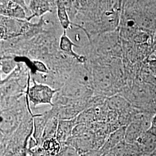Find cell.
<instances>
[{
	"label": "cell",
	"instance_id": "6da1fadb",
	"mask_svg": "<svg viewBox=\"0 0 156 156\" xmlns=\"http://www.w3.org/2000/svg\"><path fill=\"white\" fill-rule=\"evenodd\" d=\"M33 24L27 20H20L1 16V41L17 38L21 36H26L31 31Z\"/></svg>",
	"mask_w": 156,
	"mask_h": 156
},
{
	"label": "cell",
	"instance_id": "7a4b0ae2",
	"mask_svg": "<svg viewBox=\"0 0 156 156\" xmlns=\"http://www.w3.org/2000/svg\"><path fill=\"white\" fill-rule=\"evenodd\" d=\"M30 79L31 78L28 80L26 91L29 102L32 103L34 107L45 104L53 106V101L55 95L60 89H53L46 84L38 83L34 79H33V86H30Z\"/></svg>",
	"mask_w": 156,
	"mask_h": 156
},
{
	"label": "cell",
	"instance_id": "3957f363",
	"mask_svg": "<svg viewBox=\"0 0 156 156\" xmlns=\"http://www.w3.org/2000/svg\"><path fill=\"white\" fill-rule=\"evenodd\" d=\"M1 16L27 20V15L25 9L16 1H1Z\"/></svg>",
	"mask_w": 156,
	"mask_h": 156
},
{
	"label": "cell",
	"instance_id": "277c9868",
	"mask_svg": "<svg viewBox=\"0 0 156 156\" xmlns=\"http://www.w3.org/2000/svg\"><path fill=\"white\" fill-rule=\"evenodd\" d=\"M27 4L28 16L27 20L31 21L35 17L44 16L46 13L52 12V7L55 1H29Z\"/></svg>",
	"mask_w": 156,
	"mask_h": 156
},
{
	"label": "cell",
	"instance_id": "5b68a950",
	"mask_svg": "<svg viewBox=\"0 0 156 156\" xmlns=\"http://www.w3.org/2000/svg\"><path fill=\"white\" fill-rule=\"evenodd\" d=\"M58 46L60 50L63 53H64L68 56L72 57L78 62L80 64H84L85 62H86L87 58L85 56L79 55L73 49V46L75 47H79V46L74 44L73 41H71V39L68 37L66 31H63L62 32V36L60 39V41H59Z\"/></svg>",
	"mask_w": 156,
	"mask_h": 156
},
{
	"label": "cell",
	"instance_id": "8992f818",
	"mask_svg": "<svg viewBox=\"0 0 156 156\" xmlns=\"http://www.w3.org/2000/svg\"><path fill=\"white\" fill-rule=\"evenodd\" d=\"M127 126H122L109 135L100 151L102 154L110 153L116 146L125 141Z\"/></svg>",
	"mask_w": 156,
	"mask_h": 156
},
{
	"label": "cell",
	"instance_id": "52a82bcc",
	"mask_svg": "<svg viewBox=\"0 0 156 156\" xmlns=\"http://www.w3.org/2000/svg\"><path fill=\"white\" fill-rule=\"evenodd\" d=\"M76 125V117L72 120H59L56 138L62 146L72 136L73 130Z\"/></svg>",
	"mask_w": 156,
	"mask_h": 156
},
{
	"label": "cell",
	"instance_id": "ba28073f",
	"mask_svg": "<svg viewBox=\"0 0 156 156\" xmlns=\"http://www.w3.org/2000/svg\"><path fill=\"white\" fill-rule=\"evenodd\" d=\"M106 104L110 111L115 112L118 114L128 110L131 107L128 101L120 94L108 97Z\"/></svg>",
	"mask_w": 156,
	"mask_h": 156
},
{
	"label": "cell",
	"instance_id": "9c48e42d",
	"mask_svg": "<svg viewBox=\"0 0 156 156\" xmlns=\"http://www.w3.org/2000/svg\"><path fill=\"white\" fill-rule=\"evenodd\" d=\"M56 12L58 22L63 31L72 28L73 23L71 22L64 1H56Z\"/></svg>",
	"mask_w": 156,
	"mask_h": 156
},
{
	"label": "cell",
	"instance_id": "30bf717a",
	"mask_svg": "<svg viewBox=\"0 0 156 156\" xmlns=\"http://www.w3.org/2000/svg\"><path fill=\"white\" fill-rule=\"evenodd\" d=\"M140 151L135 144H129L126 141L116 146L110 153L115 156H136Z\"/></svg>",
	"mask_w": 156,
	"mask_h": 156
},
{
	"label": "cell",
	"instance_id": "8fae6325",
	"mask_svg": "<svg viewBox=\"0 0 156 156\" xmlns=\"http://www.w3.org/2000/svg\"><path fill=\"white\" fill-rule=\"evenodd\" d=\"M59 119L53 114L49 119L45 126V129L42 137V144L45 140L56 138Z\"/></svg>",
	"mask_w": 156,
	"mask_h": 156
},
{
	"label": "cell",
	"instance_id": "7c38bea8",
	"mask_svg": "<svg viewBox=\"0 0 156 156\" xmlns=\"http://www.w3.org/2000/svg\"><path fill=\"white\" fill-rule=\"evenodd\" d=\"M41 146L49 156H58L62 151V145L56 138L45 140Z\"/></svg>",
	"mask_w": 156,
	"mask_h": 156
},
{
	"label": "cell",
	"instance_id": "4fadbf2b",
	"mask_svg": "<svg viewBox=\"0 0 156 156\" xmlns=\"http://www.w3.org/2000/svg\"><path fill=\"white\" fill-rule=\"evenodd\" d=\"M97 122L95 115L94 109L93 108H88L82 112L76 117V123L90 125Z\"/></svg>",
	"mask_w": 156,
	"mask_h": 156
},
{
	"label": "cell",
	"instance_id": "5bb4252c",
	"mask_svg": "<svg viewBox=\"0 0 156 156\" xmlns=\"http://www.w3.org/2000/svg\"><path fill=\"white\" fill-rule=\"evenodd\" d=\"M17 64L15 59L12 58V57H5L1 58V70L5 74L11 73L16 68Z\"/></svg>",
	"mask_w": 156,
	"mask_h": 156
},
{
	"label": "cell",
	"instance_id": "9a60e30c",
	"mask_svg": "<svg viewBox=\"0 0 156 156\" xmlns=\"http://www.w3.org/2000/svg\"><path fill=\"white\" fill-rule=\"evenodd\" d=\"M31 63L35 73L38 72L42 74H48L49 73L48 67L42 61L39 60H34L31 61Z\"/></svg>",
	"mask_w": 156,
	"mask_h": 156
},
{
	"label": "cell",
	"instance_id": "2e32d148",
	"mask_svg": "<svg viewBox=\"0 0 156 156\" xmlns=\"http://www.w3.org/2000/svg\"><path fill=\"white\" fill-rule=\"evenodd\" d=\"M147 61L148 67L151 72L153 73V75L156 78V59H151L149 58Z\"/></svg>",
	"mask_w": 156,
	"mask_h": 156
},
{
	"label": "cell",
	"instance_id": "e0dca14e",
	"mask_svg": "<svg viewBox=\"0 0 156 156\" xmlns=\"http://www.w3.org/2000/svg\"><path fill=\"white\" fill-rule=\"evenodd\" d=\"M147 131L151 132L153 134H156V112L152 117L151 128Z\"/></svg>",
	"mask_w": 156,
	"mask_h": 156
},
{
	"label": "cell",
	"instance_id": "ac0fdd59",
	"mask_svg": "<svg viewBox=\"0 0 156 156\" xmlns=\"http://www.w3.org/2000/svg\"><path fill=\"white\" fill-rule=\"evenodd\" d=\"M102 153L100 151H91L83 154L80 156H101L102 155Z\"/></svg>",
	"mask_w": 156,
	"mask_h": 156
},
{
	"label": "cell",
	"instance_id": "d6986e66",
	"mask_svg": "<svg viewBox=\"0 0 156 156\" xmlns=\"http://www.w3.org/2000/svg\"><path fill=\"white\" fill-rule=\"evenodd\" d=\"M101 156H114L111 153H104L102 154Z\"/></svg>",
	"mask_w": 156,
	"mask_h": 156
},
{
	"label": "cell",
	"instance_id": "ffe728a7",
	"mask_svg": "<svg viewBox=\"0 0 156 156\" xmlns=\"http://www.w3.org/2000/svg\"><path fill=\"white\" fill-rule=\"evenodd\" d=\"M156 151H155V152H156Z\"/></svg>",
	"mask_w": 156,
	"mask_h": 156
}]
</instances>
